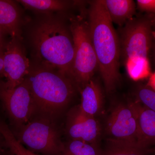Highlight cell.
Instances as JSON below:
<instances>
[{"label":"cell","instance_id":"obj_1","mask_svg":"<svg viewBox=\"0 0 155 155\" xmlns=\"http://www.w3.org/2000/svg\"><path fill=\"white\" fill-rule=\"evenodd\" d=\"M31 40L38 67L59 72L73 80L75 48L69 27L58 19L45 18L35 26Z\"/></svg>","mask_w":155,"mask_h":155},{"label":"cell","instance_id":"obj_2","mask_svg":"<svg viewBox=\"0 0 155 155\" xmlns=\"http://www.w3.org/2000/svg\"><path fill=\"white\" fill-rule=\"evenodd\" d=\"M88 22L92 42L106 91L115 90L120 78V40L103 0L91 2Z\"/></svg>","mask_w":155,"mask_h":155},{"label":"cell","instance_id":"obj_3","mask_svg":"<svg viewBox=\"0 0 155 155\" xmlns=\"http://www.w3.org/2000/svg\"><path fill=\"white\" fill-rule=\"evenodd\" d=\"M36 109V116L53 120L69 105L77 87L70 78L38 67L31 69L25 78Z\"/></svg>","mask_w":155,"mask_h":155},{"label":"cell","instance_id":"obj_4","mask_svg":"<svg viewBox=\"0 0 155 155\" xmlns=\"http://www.w3.org/2000/svg\"><path fill=\"white\" fill-rule=\"evenodd\" d=\"M70 22L69 28L75 48L73 80L80 90L92 79L99 69L98 63L87 21L83 16H78L71 17Z\"/></svg>","mask_w":155,"mask_h":155},{"label":"cell","instance_id":"obj_5","mask_svg":"<svg viewBox=\"0 0 155 155\" xmlns=\"http://www.w3.org/2000/svg\"><path fill=\"white\" fill-rule=\"evenodd\" d=\"M12 131L17 140L32 152L43 155L62 154L64 142L54 120L38 115L26 125Z\"/></svg>","mask_w":155,"mask_h":155},{"label":"cell","instance_id":"obj_6","mask_svg":"<svg viewBox=\"0 0 155 155\" xmlns=\"http://www.w3.org/2000/svg\"><path fill=\"white\" fill-rule=\"evenodd\" d=\"M0 101L12 127L19 129L36 116V109L28 83L25 79L14 88L6 87L0 81Z\"/></svg>","mask_w":155,"mask_h":155},{"label":"cell","instance_id":"obj_7","mask_svg":"<svg viewBox=\"0 0 155 155\" xmlns=\"http://www.w3.org/2000/svg\"><path fill=\"white\" fill-rule=\"evenodd\" d=\"M152 19L132 18L122 28L119 37L121 57L125 62L148 59L153 40Z\"/></svg>","mask_w":155,"mask_h":155},{"label":"cell","instance_id":"obj_8","mask_svg":"<svg viewBox=\"0 0 155 155\" xmlns=\"http://www.w3.org/2000/svg\"><path fill=\"white\" fill-rule=\"evenodd\" d=\"M106 130L110 139L138 144L137 119L130 103L119 104L113 109L108 117Z\"/></svg>","mask_w":155,"mask_h":155},{"label":"cell","instance_id":"obj_9","mask_svg":"<svg viewBox=\"0 0 155 155\" xmlns=\"http://www.w3.org/2000/svg\"><path fill=\"white\" fill-rule=\"evenodd\" d=\"M22 40L11 38L3 54L4 75L6 81L2 82L8 88H14L22 83L31 69Z\"/></svg>","mask_w":155,"mask_h":155},{"label":"cell","instance_id":"obj_10","mask_svg":"<svg viewBox=\"0 0 155 155\" xmlns=\"http://www.w3.org/2000/svg\"><path fill=\"white\" fill-rule=\"evenodd\" d=\"M66 130L70 139L97 145L101 134V127L95 117L85 114L79 105L68 113Z\"/></svg>","mask_w":155,"mask_h":155},{"label":"cell","instance_id":"obj_11","mask_svg":"<svg viewBox=\"0 0 155 155\" xmlns=\"http://www.w3.org/2000/svg\"><path fill=\"white\" fill-rule=\"evenodd\" d=\"M135 111L138 128V144L150 151L155 146V112L139 102H130Z\"/></svg>","mask_w":155,"mask_h":155},{"label":"cell","instance_id":"obj_12","mask_svg":"<svg viewBox=\"0 0 155 155\" xmlns=\"http://www.w3.org/2000/svg\"><path fill=\"white\" fill-rule=\"evenodd\" d=\"M21 15L16 2L0 0V28L11 38L22 39L20 29Z\"/></svg>","mask_w":155,"mask_h":155},{"label":"cell","instance_id":"obj_13","mask_svg":"<svg viewBox=\"0 0 155 155\" xmlns=\"http://www.w3.org/2000/svg\"><path fill=\"white\" fill-rule=\"evenodd\" d=\"M81 110L85 114L95 117L100 114L103 107L104 96L101 87L93 78L80 90Z\"/></svg>","mask_w":155,"mask_h":155},{"label":"cell","instance_id":"obj_14","mask_svg":"<svg viewBox=\"0 0 155 155\" xmlns=\"http://www.w3.org/2000/svg\"><path fill=\"white\" fill-rule=\"evenodd\" d=\"M113 23L119 26L125 25L133 18L135 4L132 0H103Z\"/></svg>","mask_w":155,"mask_h":155},{"label":"cell","instance_id":"obj_15","mask_svg":"<svg viewBox=\"0 0 155 155\" xmlns=\"http://www.w3.org/2000/svg\"><path fill=\"white\" fill-rule=\"evenodd\" d=\"M17 2L26 8L41 12L66 11L73 5V2L60 0H20Z\"/></svg>","mask_w":155,"mask_h":155},{"label":"cell","instance_id":"obj_16","mask_svg":"<svg viewBox=\"0 0 155 155\" xmlns=\"http://www.w3.org/2000/svg\"><path fill=\"white\" fill-rule=\"evenodd\" d=\"M107 147L102 155H147L149 150L137 143L117 141L108 138Z\"/></svg>","mask_w":155,"mask_h":155},{"label":"cell","instance_id":"obj_17","mask_svg":"<svg viewBox=\"0 0 155 155\" xmlns=\"http://www.w3.org/2000/svg\"><path fill=\"white\" fill-rule=\"evenodd\" d=\"M98 145L79 140L69 139L64 143L61 155H102Z\"/></svg>","mask_w":155,"mask_h":155},{"label":"cell","instance_id":"obj_18","mask_svg":"<svg viewBox=\"0 0 155 155\" xmlns=\"http://www.w3.org/2000/svg\"><path fill=\"white\" fill-rule=\"evenodd\" d=\"M0 134L9 150L14 155H37L23 146L15 137L10 127L0 120Z\"/></svg>","mask_w":155,"mask_h":155},{"label":"cell","instance_id":"obj_19","mask_svg":"<svg viewBox=\"0 0 155 155\" xmlns=\"http://www.w3.org/2000/svg\"><path fill=\"white\" fill-rule=\"evenodd\" d=\"M128 75L134 80L137 81L148 77L150 70L148 59L140 58L125 62Z\"/></svg>","mask_w":155,"mask_h":155},{"label":"cell","instance_id":"obj_20","mask_svg":"<svg viewBox=\"0 0 155 155\" xmlns=\"http://www.w3.org/2000/svg\"><path fill=\"white\" fill-rule=\"evenodd\" d=\"M135 95L139 102L155 112V91L147 85L137 87Z\"/></svg>","mask_w":155,"mask_h":155},{"label":"cell","instance_id":"obj_21","mask_svg":"<svg viewBox=\"0 0 155 155\" xmlns=\"http://www.w3.org/2000/svg\"><path fill=\"white\" fill-rule=\"evenodd\" d=\"M137 5L141 11L155 13V0H137Z\"/></svg>","mask_w":155,"mask_h":155},{"label":"cell","instance_id":"obj_22","mask_svg":"<svg viewBox=\"0 0 155 155\" xmlns=\"http://www.w3.org/2000/svg\"><path fill=\"white\" fill-rule=\"evenodd\" d=\"M8 35L5 31L0 28V54H3L5 51L6 46L8 44V41L6 40V36Z\"/></svg>","mask_w":155,"mask_h":155},{"label":"cell","instance_id":"obj_23","mask_svg":"<svg viewBox=\"0 0 155 155\" xmlns=\"http://www.w3.org/2000/svg\"><path fill=\"white\" fill-rule=\"evenodd\" d=\"M147 85L155 91V72L150 76Z\"/></svg>","mask_w":155,"mask_h":155},{"label":"cell","instance_id":"obj_24","mask_svg":"<svg viewBox=\"0 0 155 155\" xmlns=\"http://www.w3.org/2000/svg\"><path fill=\"white\" fill-rule=\"evenodd\" d=\"M4 76L3 54H0V78Z\"/></svg>","mask_w":155,"mask_h":155},{"label":"cell","instance_id":"obj_25","mask_svg":"<svg viewBox=\"0 0 155 155\" xmlns=\"http://www.w3.org/2000/svg\"><path fill=\"white\" fill-rule=\"evenodd\" d=\"M0 155H14L11 151L9 150L8 152H6L4 150L2 153L0 154Z\"/></svg>","mask_w":155,"mask_h":155},{"label":"cell","instance_id":"obj_26","mask_svg":"<svg viewBox=\"0 0 155 155\" xmlns=\"http://www.w3.org/2000/svg\"><path fill=\"white\" fill-rule=\"evenodd\" d=\"M4 151V150L3 149V142L2 141L1 137H0V154L2 153Z\"/></svg>","mask_w":155,"mask_h":155},{"label":"cell","instance_id":"obj_27","mask_svg":"<svg viewBox=\"0 0 155 155\" xmlns=\"http://www.w3.org/2000/svg\"><path fill=\"white\" fill-rule=\"evenodd\" d=\"M152 22L153 25L155 27V17L152 20Z\"/></svg>","mask_w":155,"mask_h":155},{"label":"cell","instance_id":"obj_28","mask_svg":"<svg viewBox=\"0 0 155 155\" xmlns=\"http://www.w3.org/2000/svg\"><path fill=\"white\" fill-rule=\"evenodd\" d=\"M150 153H155V146H154L153 148V149L150 150Z\"/></svg>","mask_w":155,"mask_h":155},{"label":"cell","instance_id":"obj_29","mask_svg":"<svg viewBox=\"0 0 155 155\" xmlns=\"http://www.w3.org/2000/svg\"></svg>","mask_w":155,"mask_h":155}]
</instances>
